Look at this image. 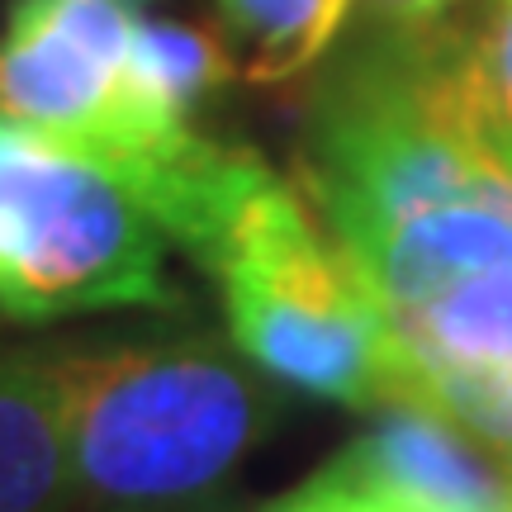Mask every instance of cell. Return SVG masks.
I'll list each match as a JSON object with an SVG mask.
<instances>
[{"label":"cell","mask_w":512,"mask_h":512,"mask_svg":"<svg viewBox=\"0 0 512 512\" xmlns=\"http://www.w3.org/2000/svg\"><path fill=\"white\" fill-rule=\"evenodd\" d=\"M304 190L342 242L441 204L512 209V166L470 86L465 15L375 19L332 57L304 124Z\"/></svg>","instance_id":"1"},{"label":"cell","mask_w":512,"mask_h":512,"mask_svg":"<svg viewBox=\"0 0 512 512\" xmlns=\"http://www.w3.org/2000/svg\"><path fill=\"white\" fill-rule=\"evenodd\" d=\"M62 356L86 512H185L228 494L280 418L271 375L209 337H124Z\"/></svg>","instance_id":"2"},{"label":"cell","mask_w":512,"mask_h":512,"mask_svg":"<svg viewBox=\"0 0 512 512\" xmlns=\"http://www.w3.org/2000/svg\"><path fill=\"white\" fill-rule=\"evenodd\" d=\"M228 309V337L261 375L313 399L384 408L413 399V351L361 261L271 166L200 252Z\"/></svg>","instance_id":"3"},{"label":"cell","mask_w":512,"mask_h":512,"mask_svg":"<svg viewBox=\"0 0 512 512\" xmlns=\"http://www.w3.org/2000/svg\"><path fill=\"white\" fill-rule=\"evenodd\" d=\"M147 0H10L0 38V119L34 128L124 176L166 223L204 185L214 138L133 81Z\"/></svg>","instance_id":"4"},{"label":"cell","mask_w":512,"mask_h":512,"mask_svg":"<svg viewBox=\"0 0 512 512\" xmlns=\"http://www.w3.org/2000/svg\"><path fill=\"white\" fill-rule=\"evenodd\" d=\"M171 233L110 166L0 119V318L171 309Z\"/></svg>","instance_id":"5"},{"label":"cell","mask_w":512,"mask_h":512,"mask_svg":"<svg viewBox=\"0 0 512 512\" xmlns=\"http://www.w3.org/2000/svg\"><path fill=\"white\" fill-rule=\"evenodd\" d=\"M342 456L408 512H512V475L479 432L432 403H384Z\"/></svg>","instance_id":"6"},{"label":"cell","mask_w":512,"mask_h":512,"mask_svg":"<svg viewBox=\"0 0 512 512\" xmlns=\"http://www.w3.org/2000/svg\"><path fill=\"white\" fill-rule=\"evenodd\" d=\"M389 313L418 309L456 280L512 271V209L503 204H441L384 223L347 242Z\"/></svg>","instance_id":"7"},{"label":"cell","mask_w":512,"mask_h":512,"mask_svg":"<svg viewBox=\"0 0 512 512\" xmlns=\"http://www.w3.org/2000/svg\"><path fill=\"white\" fill-rule=\"evenodd\" d=\"M0 512H86L57 351H0Z\"/></svg>","instance_id":"8"},{"label":"cell","mask_w":512,"mask_h":512,"mask_svg":"<svg viewBox=\"0 0 512 512\" xmlns=\"http://www.w3.org/2000/svg\"><path fill=\"white\" fill-rule=\"evenodd\" d=\"M214 5L233 38L242 81L280 86L332 53L356 0H214Z\"/></svg>","instance_id":"9"},{"label":"cell","mask_w":512,"mask_h":512,"mask_svg":"<svg viewBox=\"0 0 512 512\" xmlns=\"http://www.w3.org/2000/svg\"><path fill=\"white\" fill-rule=\"evenodd\" d=\"M233 76H242V67L228 38H219L204 24H190V19L143 15L138 38H133V81L162 110L190 119Z\"/></svg>","instance_id":"10"},{"label":"cell","mask_w":512,"mask_h":512,"mask_svg":"<svg viewBox=\"0 0 512 512\" xmlns=\"http://www.w3.org/2000/svg\"><path fill=\"white\" fill-rule=\"evenodd\" d=\"M470 86L489 143L512 166V0H479L465 15Z\"/></svg>","instance_id":"11"},{"label":"cell","mask_w":512,"mask_h":512,"mask_svg":"<svg viewBox=\"0 0 512 512\" xmlns=\"http://www.w3.org/2000/svg\"><path fill=\"white\" fill-rule=\"evenodd\" d=\"M366 5L380 19H446L479 5V0H366Z\"/></svg>","instance_id":"12"},{"label":"cell","mask_w":512,"mask_h":512,"mask_svg":"<svg viewBox=\"0 0 512 512\" xmlns=\"http://www.w3.org/2000/svg\"><path fill=\"white\" fill-rule=\"evenodd\" d=\"M256 512H313V508H309V498H304V489H294V494L275 498V503H266V508H256Z\"/></svg>","instance_id":"13"},{"label":"cell","mask_w":512,"mask_h":512,"mask_svg":"<svg viewBox=\"0 0 512 512\" xmlns=\"http://www.w3.org/2000/svg\"><path fill=\"white\" fill-rule=\"evenodd\" d=\"M185 512H247V508H238L228 494H219V498H209V503H200V508H185Z\"/></svg>","instance_id":"14"},{"label":"cell","mask_w":512,"mask_h":512,"mask_svg":"<svg viewBox=\"0 0 512 512\" xmlns=\"http://www.w3.org/2000/svg\"><path fill=\"white\" fill-rule=\"evenodd\" d=\"M503 389H508V408H512V380H508V384H503Z\"/></svg>","instance_id":"15"}]
</instances>
